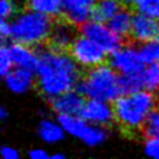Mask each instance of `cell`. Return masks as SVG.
Segmentation results:
<instances>
[{"mask_svg": "<svg viewBox=\"0 0 159 159\" xmlns=\"http://www.w3.org/2000/svg\"><path fill=\"white\" fill-rule=\"evenodd\" d=\"M34 71L40 92L48 99L75 89L80 82L78 65L71 55L55 48L41 51L37 55Z\"/></svg>", "mask_w": 159, "mask_h": 159, "instance_id": "cell-1", "label": "cell"}, {"mask_svg": "<svg viewBox=\"0 0 159 159\" xmlns=\"http://www.w3.org/2000/svg\"><path fill=\"white\" fill-rule=\"evenodd\" d=\"M155 97L152 91L142 88L132 93H123L114 101V119L128 130L144 127L149 114L155 108Z\"/></svg>", "mask_w": 159, "mask_h": 159, "instance_id": "cell-2", "label": "cell"}, {"mask_svg": "<svg viewBox=\"0 0 159 159\" xmlns=\"http://www.w3.org/2000/svg\"><path fill=\"white\" fill-rule=\"evenodd\" d=\"M77 91L87 98L103 101H116L122 92L120 75L111 65H98L88 68L87 73L80 80Z\"/></svg>", "mask_w": 159, "mask_h": 159, "instance_id": "cell-3", "label": "cell"}, {"mask_svg": "<svg viewBox=\"0 0 159 159\" xmlns=\"http://www.w3.org/2000/svg\"><path fill=\"white\" fill-rule=\"evenodd\" d=\"M51 17L35 10H24L11 20V39L29 46L40 45L48 40L52 30Z\"/></svg>", "mask_w": 159, "mask_h": 159, "instance_id": "cell-4", "label": "cell"}, {"mask_svg": "<svg viewBox=\"0 0 159 159\" xmlns=\"http://www.w3.org/2000/svg\"><path fill=\"white\" fill-rule=\"evenodd\" d=\"M57 120L65 129V133L81 140L88 147H97L107 139V132L102 125L86 120L80 114L58 116Z\"/></svg>", "mask_w": 159, "mask_h": 159, "instance_id": "cell-5", "label": "cell"}, {"mask_svg": "<svg viewBox=\"0 0 159 159\" xmlns=\"http://www.w3.org/2000/svg\"><path fill=\"white\" fill-rule=\"evenodd\" d=\"M68 50L75 62L83 68H92L103 63L107 55V52L99 45L82 34L75 37Z\"/></svg>", "mask_w": 159, "mask_h": 159, "instance_id": "cell-6", "label": "cell"}, {"mask_svg": "<svg viewBox=\"0 0 159 159\" xmlns=\"http://www.w3.org/2000/svg\"><path fill=\"white\" fill-rule=\"evenodd\" d=\"M81 34L99 45L107 53H112L122 46L120 36H118L108 24L98 20H88L81 26Z\"/></svg>", "mask_w": 159, "mask_h": 159, "instance_id": "cell-7", "label": "cell"}, {"mask_svg": "<svg viewBox=\"0 0 159 159\" xmlns=\"http://www.w3.org/2000/svg\"><path fill=\"white\" fill-rule=\"evenodd\" d=\"M109 65L120 75L142 73L144 70V60L139 48L133 46H120L109 56Z\"/></svg>", "mask_w": 159, "mask_h": 159, "instance_id": "cell-8", "label": "cell"}, {"mask_svg": "<svg viewBox=\"0 0 159 159\" xmlns=\"http://www.w3.org/2000/svg\"><path fill=\"white\" fill-rule=\"evenodd\" d=\"M80 116L97 125H108L114 119V109L108 101L88 98L84 101Z\"/></svg>", "mask_w": 159, "mask_h": 159, "instance_id": "cell-9", "label": "cell"}, {"mask_svg": "<svg viewBox=\"0 0 159 159\" xmlns=\"http://www.w3.org/2000/svg\"><path fill=\"white\" fill-rule=\"evenodd\" d=\"M97 0H62V15L73 26H82L92 17Z\"/></svg>", "mask_w": 159, "mask_h": 159, "instance_id": "cell-10", "label": "cell"}, {"mask_svg": "<svg viewBox=\"0 0 159 159\" xmlns=\"http://www.w3.org/2000/svg\"><path fill=\"white\" fill-rule=\"evenodd\" d=\"M130 36L137 42H147L159 37V22L158 19L138 12L133 16Z\"/></svg>", "mask_w": 159, "mask_h": 159, "instance_id": "cell-11", "label": "cell"}, {"mask_svg": "<svg viewBox=\"0 0 159 159\" xmlns=\"http://www.w3.org/2000/svg\"><path fill=\"white\" fill-rule=\"evenodd\" d=\"M36 80L35 71L32 68L15 67L4 76V83L6 88L14 94H24L29 92Z\"/></svg>", "mask_w": 159, "mask_h": 159, "instance_id": "cell-12", "label": "cell"}, {"mask_svg": "<svg viewBox=\"0 0 159 159\" xmlns=\"http://www.w3.org/2000/svg\"><path fill=\"white\" fill-rule=\"evenodd\" d=\"M83 97L84 96L81 94L78 91L70 89L50 99L51 107L57 113V116L80 114L84 103Z\"/></svg>", "mask_w": 159, "mask_h": 159, "instance_id": "cell-13", "label": "cell"}, {"mask_svg": "<svg viewBox=\"0 0 159 159\" xmlns=\"http://www.w3.org/2000/svg\"><path fill=\"white\" fill-rule=\"evenodd\" d=\"M73 25H71L70 22H60L52 26L48 41L52 48L55 50H60V51H65L68 50L70 46L72 45L73 40H75V31L72 29Z\"/></svg>", "mask_w": 159, "mask_h": 159, "instance_id": "cell-14", "label": "cell"}, {"mask_svg": "<svg viewBox=\"0 0 159 159\" xmlns=\"http://www.w3.org/2000/svg\"><path fill=\"white\" fill-rule=\"evenodd\" d=\"M9 46L15 67H25L32 70L35 68L37 62V55L32 51L31 46L21 42H15Z\"/></svg>", "mask_w": 159, "mask_h": 159, "instance_id": "cell-15", "label": "cell"}, {"mask_svg": "<svg viewBox=\"0 0 159 159\" xmlns=\"http://www.w3.org/2000/svg\"><path fill=\"white\" fill-rule=\"evenodd\" d=\"M65 129L61 123L51 119H42L37 127V135L46 144H56L63 139Z\"/></svg>", "mask_w": 159, "mask_h": 159, "instance_id": "cell-16", "label": "cell"}, {"mask_svg": "<svg viewBox=\"0 0 159 159\" xmlns=\"http://www.w3.org/2000/svg\"><path fill=\"white\" fill-rule=\"evenodd\" d=\"M119 0H97L93 10H92V19L108 22L122 7Z\"/></svg>", "mask_w": 159, "mask_h": 159, "instance_id": "cell-17", "label": "cell"}, {"mask_svg": "<svg viewBox=\"0 0 159 159\" xmlns=\"http://www.w3.org/2000/svg\"><path fill=\"white\" fill-rule=\"evenodd\" d=\"M133 16L130 14L129 10L127 9H120L107 24L109 25V27L118 35V36H125L128 34H130V27H132V21H133Z\"/></svg>", "mask_w": 159, "mask_h": 159, "instance_id": "cell-18", "label": "cell"}, {"mask_svg": "<svg viewBox=\"0 0 159 159\" xmlns=\"http://www.w3.org/2000/svg\"><path fill=\"white\" fill-rule=\"evenodd\" d=\"M27 6L51 19L62 14V0H27Z\"/></svg>", "mask_w": 159, "mask_h": 159, "instance_id": "cell-19", "label": "cell"}, {"mask_svg": "<svg viewBox=\"0 0 159 159\" xmlns=\"http://www.w3.org/2000/svg\"><path fill=\"white\" fill-rule=\"evenodd\" d=\"M143 86L145 89L157 92L159 91V61L148 63L142 71Z\"/></svg>", "mask_w": 159, "mask_h": 159, "instance_id": "cell-20", "label": "cell"}, {"mask_svg": "<svg viewBox=\"0 0 159 159\" xmlns=\"http://www.w3.org/2000/svg\"><path fill=\"white\" fill-rule=\"evenodd\" d=\"M139 51L145 65L158 62L159 61V40L155 39V40L143 42L139 47Z\"/></svg>", "mask_w": 159, "mask_h": 159, "instance_id": "cell-21", "label": "cell"}, {"mask_svg": "<svg viewBox=\"0 0 159 159\" xmlns=\"http://www.w3.org/2000/svg\"><path fill=\"white\" fill-rule=\"evenodd\" d=\"M120 87L123 93H132L135 91H139L144 88L142 73H134V75H123L120 76Z\"/></svg>", "mask_w": 159, "mask_h": 159, "instance_id": "cell-22", "label": "cell"}, {"mask_svg": "<svg viewBox=\"0 0 159 159\" xmlns=\"http://www.w3.org/2000/svg\"><path fill=\"white\" fill-rule=\"evenodd\" d=\"M134 6L138 12L159 20V0H135Z\"/></svg>", "mask_w": 159, "mask_h": 159, "instance_id": "cell-23", "label": "cell"}, {"mask_svg": "<svg viewBox=\"0 0 159 159\" xmlns=\"http://www.w3.org/2000/svg\"><path fill=\"white\" fill-rule=\"evenodd\" d=\"M144 133L147 134V137L159 138V107H155L149 114L144 124Z\"/></svg>", "mask_w": 159, "mask_h": 159, "instance_id": "cell-24", "label": "cell"}, {"mask_svg": "<svg viewBox=\"0 0 159 159\" xmlns=\"http://www.w3.org/2000/svg\"><path fill=\"white\" fill-rule=\"evenodd\" d=\"M14 67V61L10 52V46L2 45L0 48V73L4 77L6 73H9Z\"/></svg>", "mask_w": 159, "mask_h": 159, "instance_id": "cell-25", "label": "cell"}, {"mask_svg": "<svg viewBox=\"0 0 159 159\" xmlns=\"http://www.w3.org/2000/svg\"><path fill=\"white\" fill-rule=\"evenodd\" d=\"M144 153L148 157L159 159V138L155 137H147L143 144Z\"/></svg>", "mask_w": 159, "mask_h": 159, "instance_id": "cell-26", "label": "cell"}, {"mask_svg": "<svg viewBox=\"0 0 159 159\" xmlns=\"http://www.w3.org/2000/svg\"><path fill=\"white\" fill-rule=\"evenodd\" d=\"M16 2L15 0H0V15L1 19H12L16 15Z\"/></svg>", "mask_w": 159, "mask_h": 159, "instance_id": "cell-27", "label": "cell"}, {"mask_svg": "<svg viewBox=\"0 0 159 159\" xmlns=\"http://www.w3.org/2000/svg\"><path fill=\"white\" fill-rule=\"evenodd\" d=\"M0 36L2 40H6L11 37V21H7L6 19H1L0 22Z\"/></svg>", "mask_w": 159, "mask_h": 159, "instance_id": "cell-28", "label": "cell"}, {"mask_svg": "<svg viewBox=\"0 0 159 159\" xmlns=\"http://www.w3.org/2000/svg\"><path fill=\"white\" fill-rule=\"evenodd\" d=\"M1 155H2L4 159H17L19 158V152L14 147L4 145L1 148Z\"/></svg>", "mask_w": 159, "mask_h": 159, "instance_id": "cell-29", "label": "cell"}, {"mask_svg": "<svg viewBox=\"0 0 159 159\" xmlns=\"http://www.w3.org/2000/svg\"><path fill=\"white\" fill-rule=\"evenodd\" d=\"M29 158H31V159H47V158H50V155L45 149L35 148V149H31L29 152Z\"/></svg>", "mask_w": 159, "mask_h": 159, "instance_id": "cell-30", "label": "cell"}, {"mask_svg": "<svg viewBox=\"0 0 159 159\" xmlns=\"http://www.w3.org/2000/svg\"><path fill=\"white\" fill-rule=\"evenodd\" d=\"M50 159H65V154L61 152H56L50 155Z\"/></svg>", "mask_w": 159, "mask_h": 159, "instance_id": "cell-31", "label": "cell"}, {"mask_svg": "<svg viewBox=\"0 0 159 159\" xmlns=\"http://www.w3.org/2000/svg\"><path fill=\"white\" fill-rule=\"evenodd\" d=\"M7 116H9L7 111H6L4 107H1V108H0V119H1V120H5V119L7 118Z\"/></svg>", "mask_w": 159, "mask_h": 159, "instance_id": "cell-32", "label": "cell"}, {"mask_svg": "<svg viewBox=\"0 0 159 159\" xmlns=\"http://www.w3.org/2000/svg\"><path fill=\"white\" fill-rule=\"evenodd\" d=\"M122 5H134L135 0H119Z\"/></svg>", "mask_w": 159, "mask_h": 159, "instance_id": "cell-33", "label": "cell"}]
</instances>
